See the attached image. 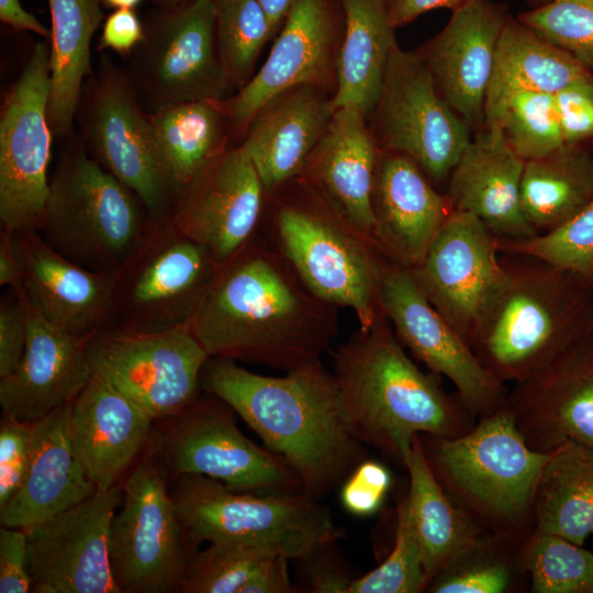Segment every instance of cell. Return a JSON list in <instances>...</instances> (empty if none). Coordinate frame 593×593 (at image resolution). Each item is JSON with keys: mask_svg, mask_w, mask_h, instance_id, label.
<instances>
[{"mask_svg": "<svg viewBox=\"0 0 593 593\" xmlns=\"http://www.w3.org/2000/svg\"><path fill=\"white\" fill-rule=\"evenodd\" d=\"M338 310L257 231L219 264L186 324L210 357L288 372L331 349L340 327Z\"/></svg>", "mask_w": 593, "mask_h": 593, "instance_id": "cell-1", "label": "cell"}, {"mask_svg": "<svg viewBox=\"0 0 593 593\" xmlns=\"http://www.w3.org/2000/svg\"><path fill=\"white\" fill-rule=\"evenodd\" d=\"M201 388L227 403L295 471L304 493L321 500L367 458L349 429L333 372L321 360L272 377L210 357Z\"/></svg>", "mask_w": 593, "mask_h": 593, "instance_id": "cell-2", "label": "cell"}, {"mask_svg": "<svg viewBox=\"0 0 593 593\" xmlns=\"http://www.w3.org/2000/svg\"><path fill=\"white\" fill-rule=\"evenodd\" d=\"M332 357L349 429L399 466L416 435L454 438L475 424L459 396L447 394L438 376L424 372L407 356L384 314L358 327Z\"/></svg>", "mask_w": 593, "mask_h": 593, "instance_id": "cell-3", "label": "cell"}, {"mask_svg": "<svg viewBox=\"0 0 593 593\" xmlns=\"http://www.w3.org/2000/svg\"><path fill=\"white\" fill-rule=\"evenodd\" d=\"M426 461L448 497L482 530L527 541L534 500L550 452L532 449L502 406L466 434H419Z\"/></svg>", "mask_w": 593, "mask_h": 593, "instance_id": "cell-4", "label": "cell"}, {"mask_svg": "<svg viewBox=\"0 0 593 593\" xmlns=\"http://www.w3.org/2000/svg\"><path fill=\"white\" fill-rule=\"evenodd\" d=\"M503 284L478 324L471 349L500 382H524L586 339L577 273L507 255Z\"/></svg>", "mask_w": 593, "mask_h": 593, "instance_id": "cell-5", "label": "cell"}, {"mask_svg": "<svg viewBox=\"0 0 593 593\" xmlns=\"http://www.w3.org/2000/svg\"><path fill=\"white\" fill-rule=\"evenodd\" d=\"M267 199L269 238L304 283L337 307H349L359 327L371 326L383 315L380 286L389 260L376 242L300 178Z\"/></svg>", "mask_w": 593, "mask_h": 593, "instance_id": "cell-6", "label": "cell"}, {"mask_svg": "<svg viewBox=\"0 0 593 593\" xmlns=\"http://www.w3.org/2000/svg\"><path fill=\"white\" fill-rule=\"evenodd\" d=\"M61 143L37 232L56 251L87 269L115 270L144 236L147 212L89 155L77 131Z\"/></svg>", "mask_w": 593, "mask_h": 593, "instance_id": "cell-7", "label": "cell"}, {"mask_svg": "<svg viewBox=\"0 0 593 593\" xmlns=\"http://www.w3.org/2000/svg\"><path fill=\"white\" fill-rule=\"evenodd\" d=\"M193 544H245L300 560L343 537L331 511L305 493L257 494L228 489L201 474H181L169 490Z\"/></svg>", "mask_w": 593, "mask_h": 593, "instance_id": "cell-8", "label": "cell"}, {"mask_svg": "<svg viewBox=\"0 0 593 593\" xmlns=\"http://www.w3.org/2000/svg\"><path fill=\"white\" fill-rule=\"evenodd\" d=\"M75 123L89 155L139 199L149 223L169 222L182 189L127 72L105 53L83 83Z\"/></svg>", "mask_w": 593, "mask_h": 593, "instance_id": "cell-9", "label": "cell"}, {"mask_svg": "<svg viewBox=\"0 0 593 593\" xmlns=\"http://www.w3.org/2000/svg\"><path fill=\"white\" fill-rule=\"evenodd\" d=\"M235 415L227 403L203 391L178 414L155 421L154 446L168 479L191 473L239 492L304 493L289 463L246 437Z\"/></svg>", "mask_w": 593, "mask_h": 593, "instance_id": "cell-10", "label": "cell"}, {"mask_svg": "<svg viewBox=\"0 0 593 593\" xmlns=\"http://www.w3.org/2000/svg\"><path fill=\"white\" fill-rule=\"evenodd\" d=\"M154 440L123 486L110 526V562L121 593H174L197 547L180 523Z\"/></svg>", "mask_w": 593, "mask_h": 593, "instance_id": "cell-11", "label": "cell"}, {"mask_svg": "<svg viewBox=\"0 0 593 593\" xmlns=\"http://www.w3.org/2000/svg\"><path fill=\"white\" fill-rule=\"evenodd\" d=\"M144 38L124 67L148 113L233 91L219 53L211 0L161 9L144 22Z\"/></svg>", "mask_w": 593, "mask_h": 593, "instance_id": "cell-12", "label": "cell"}, {"mask_svg": "<svg viewBox=\"0 0 593 593\" xmlns=\"http://www.w3.org/2000/svg\"><path fill=\"white\" fill-rule=\"evenodd\" d=\"M368 124L379 149L411 158L434 184L448 178L471 130L437 90L419 54L394 46Z\"/></svg>", "mask_w": 593, "mask_h": 593, "instance_id": "cell-13", "label": "cell"}, {"mask_svg": "<svg viewBox=\"0 0 593 593\" xmlns=\"http://www.w3.org/2000/svg\"><path fill=\"white\" fill-rule=\"evenodd\" d=\"M87 354L92 371L154 421L178 414L201 395L210 358L186 323L160 329L111 325L91 336Z\"/></svg>", "mask_w": 593, "mask_h": 593, "instance_id": "cell-14", "label": "cell"}, {"mask_svg": "<svg viewBox=\"0 0 593 593\" xmlns=\"http://www.w3.org/2000/svg\"><path fill=\"white\" fill-rule=\"evenodd\" d=\"M217 266L170 221L149 223L137 246L115 269L111 325L160 329L186 323Z\"/></svg>", "mask_w": 593, "mask_h": 593, "instance_id": "cell-15", "label": "cell"}, {"mask_svg": "<svg viewBox=\"0 0 593 593\" xmlns=\"http://www.w3.org/2000/svg\"><path fill=\"white\" fill-rule=\"evenodd\" d=\"M49 91V45L37 42L1 105L2 228L37 231L41 226L54 139L47 115Z\"/></svg>", "mask_w": 593, "mask_h": 593, "instance_id": "cell-16", "label": "cell"}, {"mask_svg": "<svg viewBox=\"0 0 593 593\" xmlns=\"http://www.w3.org/2000/svg\"><path fill=\"white\" fill-rule=\"evenodd\" d=\"M343 31L339 0H293L259 70L221 101L233 138L243 139L259 111L291 88L314 85L334 94Z\"/></svg>", "mask_w": 593, "mask_h": 593, "instance_id": "cell-17", "label": "cell"}, {"mask_svg": "<svg viewBox=\"0 0 593 593\" xmlns=\"http://www.w3.org/2000/svg\"><path fill=\"white\" fill-rule=\"evenodd\" d=\"M380 306L402 346L432 373L446 377L473 417L504 406L506 384L481 365L471 347L429 303L410 268L385 261Z\"/></svg>", "mask_w": 593, "mask_h": 593, "instance_id": "cell-18", "label": "cell"}, {"mask_svg": "<svg viewBox=\"0 0 593 593\" xmlns=\"http://www.w3.org/2000/svg\"><path fill=\"white\" fill-rule=\"evenodd\" d=\"M411 270L429 303L471 347L481 316L505 280L499 237L475 215L452 210Z\"/></svg>", "mask_w": 593, "mask_h": 593, "instance_id": "cell-19", "label": "cell"}, {"mask_svg": "<svg viewBox=\"0 0 593 593\" xmlns=\"http://www.w3.org/2000/svg\"><path fill=\"white\" fill-rule=\"evenodd\" d=\"M123 486L97 491L52 518L25 528L34 593H121L110 562V526Z\"/></svg>", "mask_w": 593, "mask_h": 593, "instance_id": "cell-20", "label": "cell"}, {"mask_svg": "<svg viewBox=\"0 0 593 593\" xmlns=\"http://www.w3.org/2000/svg\"><path fill=\"white\" fill-rule=\"evenodd\" d=\"M266 199L251 160L231 145L182 188L170 222L222 264L257 233Z\"/></svg>", "mask_w": 593, "mask_h": 593, "instance_id": "cell-21", "label": "cell"}, {"mask_svg": "<svg viewBox=\"0 0 593 593\" xmlns=\"http://www.w3.org/2000/svg\"><path fill=\"white\" fill-rule=\"evenodd\" d=\"M504 406L536 451L550 452L568 441L593 448V338L514 384Z\"/></svg>", "mask_w": 593, "mask_h": 593, "instance_id": "cell-22", "label": "cell"}, {"mask_svg": "<svg viewBox=\"0 0 593 593\" xmlns=\"http://www.w3.org/2000/svg\"><path fill=\"white\" fill-rule=\"evenodd\" d=\"M508 18L504 5L469 0L451 11L444 29L416 51L440 96L471 131L484 125L496 47Z\"/></svg>", "mask_w": 593, "mask_h": 593, "instance_id": "cell-23", "label": "cell"}, {"mask_svg": "<svg viewBox=\"0 0 593 593\" xmlns=\"http://www.w3.org/2000/svg\"><path fill=\"white\" fill-rule=\"evenodd\" d=\"M155 421L102 374L69 404L67 432L75 458L98 491L120 484L154 440Z\"/></svg>", "mask_w": 593, "mask_h": 593, "instance_id": "cell-24", "label": "cell"}, {"mask_svg": "<svg viewBox=\"0 0 593 593\" xmlns=\"http://www.w3.org/2000/svg\"><path fill=\"white\" fill-rule=\"evenodd\" d=\"M15 292L26 311L27 342L16 370L0 379V406L3 417L34 422L70 404L88 384L91 337L76 336L49 323L21 290Z\"/></svg>", "mask_w": 593, "mask_h": 593, "instance_id": "cell-25", "label": "cell"}, {"mask_svg": "<svg viewBox=\"0 0 593 593\" xmlns=\"http://www.w3.org/2000/svg\"><path fill=\"white\" fill-rule=\"evenodd\" d=\"M22 288L30 304L49 323L79 337L112 324L115 270L93 271L56 251L37 231H15Z\"/></svg>", "mask_w": 593, "mask_h": 593, "instance_id": "cell-26", "label": "cell"}, {"mask_svg": "<svg viewBox=\"0 0 593 593\" xmlns=\"http://www.w3.org/2000/svg\"><path fill=\"white\" fill-rule=\"evenodd\" d=\"M371 210L376 244L389 260L412 269L452 208L411 158L378 148Z\"/></svg>", "mask_w": 593, "mask_h": 593, "instance_id": "cell-27", "label": "cell"}, {"mask_svg": "<svg viewBox=\"0 0 593 593\" xmlns=\"http://www.w3.org/2000/svg\"><path fill=\"white\" fill-rule=\"evenodd\" d=\"M483 126L471 137L448 178L450 205L475 215L499 239L533 237L537 232L521 204L525 160L507 145L499 128Z\"/></svg>", "mask_w": 593, "mask_h": 593, "instance_id": "cell-28", "label": "cell"}, {"mask_svg": "<svg viewBox=\"0 0 593 593\" xmlns=\"http://www.w3.org/2000/svg\"><path fill=\"white\" fill-rule=\"evenodd\" d=\"M334 94L314 85L291 88L266 104L239 144L266 194L298 178L335 111Z\"/></svg>", "mask_w": 593, "mask_h": 593, "instance_id": "cell-29", "label": "cell"}, {"mask_svg": "<svg viewBox=\"0 0 593 593\" xmlns=\"http://www.w3.org/2000/svg\"><path fill=\"white\" fill-rule=\"evenodd\" d=\"M377 157L365 114L356 107H339L298 177L373 240L371 192Z\"/></svg>", "mask_w": 593, "mask_h": 593, "instance_id": "cell-30", "label": "cell"}, {"mask_svg": "<svg viewBox=\"0 0 593 593\" xmlns=\"http://www.w3.org/2000/svg\"><path fill=\"white\" fill-rule=\"evenodd\" d=\"M68 411L69 404L33 422L27 473L19 491L0 508L1 526L32 527L98 491L71 450Z\"/></svg>", "mask_w": 593, "mask_h": 593, "instance_id": "cell-31", "label": "cell"}, {"mask_svg": "<svg viewBox=\"0 0 593 593\" xmlns=\"http://www.w3.org/2000/svg\"><path fill=\"white\" fill-rule=\"evenodd\" d=\"M51 91L47 115L54 139L75 132L85 81L92 75L91 41L103 23L102 0H48Z\"/></svg>", "mask_w": 593, "mask_h": 593, "instance_id": "cell-32", "label": "cell"}, {"mask_svg": "<svg viewBox=\"0 0 593 593\" xmlns=\"http://www.w3.org/2000/svg\"><path fill=\"white\" fill-rule=\"evenodd\" d=\"M344 31L336 64L334 107H356L369 118L396 44L383 0H339Z\"/></svg>", "mask_w": 593, "mask_h": 593, "instance_id": "cell-33", "label": "cell"}, {"mask_svg": "<svg viewBox=\"0 0 593 593\" xmlns=\"http://www.w3.org/2000/svg\"><path fill=\"white\" fill-rule=\"evenodd\" d=\"M535 533L583 546L593 533V448L568 441L550 452L534 500Z\"/></svg>", "mask_w": 593, "mask_h": 593, "instance_id": "cell-34", "label": "cell"}, {"mask_svg": "<svg viewBox=\"0 0 593 593\" xmlns=\"http://www.w3.org/2000/svg\"><path fill=\"white\" fill-rule=\"evenodd\" d=\"M593 201V154L568 145L524 164L521 204L528 223L548 232Z\"/></svg>", "mask_w": 593, "mask_h": 593, "instance_id": "cell-35", "label": "cell"}, {"mask_svg": "<svg viewBox=\"0 0 593 593\" xmlns=\"http://www.w3.org/2000/svg\"><path fill=\"white\" fill-rule=\"evenodd\" d=\"M590 74L572 55L510 16L499 38L484 110L517 90L556 94Z\"/></svg>", "mask_w": 593, "mask_h": 593, "instance_id": "cell-36", "label": "cell"}, {"mask_svg": "<svg viewBox=\"0 0 593 593\" xmlns=\"http://www.w3.org/2000/svg\"><path fill=\"white\" fill-rule=\"evenodd\" d=\"M403 467L409 473L407 496L421 548L427 585L477 535L483 532L445 493L413 438Z\"/></svg>", "mask_w": 593, "mask_h": 593, "instance_id": "cell-37", "label": "cell"}, {"mask_svg": "<svg viewBox=\"0 0 593 593\" xmlns=\"http://www.w3.org/2000/svg\"><path fill=\"white\" fill-rule=\"evenodd\" d=\"M220 101H193L149 113L169 172L182 189L233 138Z\"/></svg>", "mask_w": 593, "mask_h": 593, "instance_id": "cell-38", "label": "cell"}, {"mask_svg": "<svg viewBox=\"0 0 593 593\" xmlns=\"http://www.w3.org/2000/svg\"><path fill=\"white\" fill-rule=\"evenodd\" d=\"M527 541L483 530L433 578L425 592H519L526 577L529 578Z\"/></svg>", "mask_w": 593, "mask_h": 593, "instance_id": "cell-39", "label": "cell"}, {"mask_svg": "<svg viewBox=\"0 0 593 593\" xmlns=\"http://www.w3.org/2000/svg\"><path fill=\"white\" fill-rule=\"evenodd\" d=\"M484 125L499 128L525 161L564 145L555 96L550 93L513 91L484 110Z\"/></svg>", "mask_w": 593, "mask_h": 593, "instance_id": "cell-40", "label": "cell"}, {"mask_svg": "<svg viewBox=\"0 0 593 593\" xmlns=\"http://www.w3.org/2000/svg\"><path fill=\"white\" fill-rule=\"evenodd\" d=\"M211 1L221 60L237 91L251 79L260 52L276 34L258 0Z\"/></svg>", "mask_w": 593, "mask_h": 593, "instance_id": "cell-41", "label": "cell"}, {"mask_svg": "<svg viewBox=\"0 0 593 593\" xmlns=\"http://www.w3.org/2000/svg\"><path fill=\"white\" fill-rule=\"evenodd\" d=\"M526 568L534 593H593V552L563 537L534 534Z\"/></svg>", "mask_w": 593, "mask_h": 593, "instance_id": "cell-42", "label": "cell"}, {"mask_svg": "<svg viewBox=\"0 0 593 593\" xmlns=\"http://www.w3.org/2000/svg\"><path fill=\"white\" fill-rule=\"evenodd\" d=\"M279 552L253 545L213 542L197 550L186 568L181 593H239L259 568ZM282 555V553H281Z\"/></svg>", "mask_w": 593, "mask_h": 593, "instance_id": "cell-43", "label": "cell"}, {"mask_svg": "<svg viewBox=\"0 0 593 593\" xmlns=\"http://www.w3.org/2000/svg\"><path fill=\"white\" fill-rule=\"evenodd\" d=\"M499 250L535 258L593 281V201L548 232L521 240L499 239Z\"/></svg>", "mask_w": 593, "mask_h": 593, "instance_id": "cell-44", "label": "cell"}, {"mask_svg": "<svg viewBox=\"0 0 593 593\" xmlns=\"http://www.w3.org/2000/svg\"><path fill=\"white\" fill-rule=\"evenodd\" d=\"M426 588L427 579L406 493L398 505L391 553L376 569L356 578L349 593H419Z\"/></svg>", "mask_w": 593, "mask_h": 593, "instance_id": "cell-45", "label": "cell"}, {"mask_svg": "<svg viewBox=\"0 0 593 593\" xmlns=\"http://www.w3.org/2000/svg\"><path fill=\"white\" fill-rule=\"evenodd\" d=\"M517 20L593 72V0H551Z\"/></svg>", "mask_w": 593, "mask_h": 593, "instance_id": "cell-46", "label": "cell"}, {"mask_svg": "<svg viewBox=\"0 0 593 593\" xmlns=\"http://www.w3.org/2000/svg\"><path fill=\"white\" fill-rule=\"evenodd\" d=\"M33 422L4 417L0 426V508L22 486L31 459Z\"/></svg>", "mask_w": 593, "mask_h": 593, "instance_id": "cell-47", "label": "cell"}, {"mask_svg": "<svg viewBox=\"0 0 593 593\" xmlns=\"http://www.w3.org/2000/svg\"><path fill=\"white\" fill-rule=\"evenodd\" d=\"M391 483V473L384 465L365 459L340 485V502L355 516L372 515L384 502Z\"/></svg>", "mask_w": 593, "mask_h": 593, "instance_id": "cell-48", "label": "cell"}, {"mask_svg": "<svg viewBox=\"0 0 593 593\" xmlns=\"http://www.w3.org/2000/svg\"><path fill=\"white\" fill-rule=\"evenodd\" d=\"M555 96L564 144L582 145L593 138V72Z\"/></svg>", "mask_w": 593, "mask_h": 593, "instance_id": "cell-49", "label": "cell"}, {"mask_svg": "<svg viewBox=\"0 0 593 593\" xmlns=\"http://www.w3.org/2000/svg\"><path fill=\"white\" fill-rule=\"evenodd\" d=\"M27 316L19 294L10 289L0 302V379L19 367L26 348Z\"/></svg>", "mask_w": 593, "mask_h": 593, "instance_id": "cell-50", "label": "cell"}, {"mask_svg": "<svg viewBox=\"0 0 593 593\" xmlns=\"http://www.w3.org/2000/svg\"><path fill=\"white\" fill-rule=\"evenodd\" d=\"M336 541L315 549L303 561L304 591L313 593H349L356 579L346 571L335 553Z\"/></svg>", "mask_w": 593, "mask_h": 593, "instance_id": "cell-51", "label": "cell"}, {"mask_svg": "<svg viewBox=\"0 0 593 593\" xmlns=\"http://www.w3.org/2000/svg\"><path fill=\"white\" fill-rule=\"evenodd\" d=\"M27 571L26 533L22 528H0V593L31 591Z\"/></svg>", "mask_w": 593, "mask_h": 593, "instance_id": "cell-52", "label": "cell"}, {"mask_svg": "<svg viewBox=\"0 0 593 593\" xmlns=\"http://www.w3.org/2000/svg\"><path fill=\"white\" fill-rule=\"evenodd\" d=\"M144 22L134 9H115L102 23L98 49H110L128 57L143 41Z\"/></svg>", "mask_w": 593, "mask_h": 593, "instance_id": "cell-53", "label": "cell"}, {"mask_svg": "<svg viewBox=\"0 0 593 593\" xmlns=\"http://www.w3.org/2000/svg\"><path fill=\"white\" fill-rule=\"evenodd\" d=\"M288 560L289 558L281 553L269 558L242 588L239 593L296 592L290 580Z\"/></svg>", "mask_w": 593, "mask_h": 593, "instance_id": "cell-54", "label": "cell"}, {"mask_svg": "<svg viewBox=\"0 0 593 593\" xmlns=\"http://www.w3.org/2000/svg\"><path fill=\"white\" fill-rule=\"evenodd\" d=\"M469 0H383L390 23L396 29L435 9H458Z\"/></svg>", "mask_w": 593, "mask_h": 593, "instance_id": "cell-55", "label": "cell"}, {"mask_svg": "<svg viewBox=\"0 0 593 593\" xmlns=\"http://www.w3.org/2000/svg\"><path fill=\"white\" fill-rule=\"evenodd\" d=\"M0 286L14 291L22 288V267L14 231L2 227L0 236Z\"/></svg>", "mask_w": 593, "mask_h": 593, "instance_id": "cell-56", "label": "cell"}, {"mask_svg": "<svg viewBox=\"0 0 593 593\" xmlns=\"http://www.w3.org/2000/svg\"><path fill=\"white\" fill-rule=\"evenodd\" d=\"M0 20L15 30L30 31L49 41L51 30L24 10L20 0H0Z\"/></svg>", "mask_w": 593, "mask_h": 593, "instance_id": "cell-57", "label": "cell"}, {"mask_svg": "<svg viewBox=\"0 0 593 593\" xmlns=\"http://www.w3.org/2000/svg\"><path fill=\"white\" fill-rule=\"evenodd\" d=\"M265 9L277 36L293 0H258Z\"/></svg>", "mask_w": 593, "mask_h": 593, "instance_id": "cell-58", "label": "cell"}, {"mask_svg": "<svg viewBox=\"0 0 593 593\" xmlns=\"http://www.w3.org/2000/svg\"><path fill=\"white\" fill-rule=\"evenodd\" d=\"M144 0H102V4L112 9H135Z\"/></svg>", "mask_w": 593, "mask_h": 593, "instance_id": "cell-59", "label": "cell"}, {"mask_svg": "<svg viewBox=\"0 0 593 593\" xmlns=\"http://www.w3.org/2000/svg\"><path fill=\"white\" fill-rule=\"evenodd\" d=\"M190 1L192 0H155V3L161 9H175Z\"/></svg>", "mask_w": 593, "mask_h": 593, "instance_id": "cell-60", "label": "cell"}, {"mask_svg": "<svg viewBox=\"0 0 593 593\" xmlns=\"http://www.w3.org/2000/svg\"><path fill=\"white\" fill-rule=\"evenodd\" d=\"M528 1L535 2V3L538 4V7H540V5H544V4L548 3V2H550L551 0H528Z\"/></svg>", "mask_w": 593, "mask_h": 593, "instance_id": "cell-61", "label": "cell"}]
</instances>
